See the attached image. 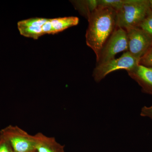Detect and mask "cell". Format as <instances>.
I'll list each match as a JSON object with an SVG mask.
<instances>
[{"instance_id":"1","label":"cell","mask_w":152,"mask_h":152,"mask_svg":"<svg viewBox=\"0 0 152 152\" xmlns=\"http://www.w3.org/2000/svg\"><path fill=\"white\" fill-rule=\"evenodd\" d=\"M116 12L109 8L98 7L88 19L86 43L97 58L106 42L116 28Z\"/></svg>"},{"instance_id":"2","label":"cell","mask_w":152,"mask_h":152,"mask_svg":"<svg viewBox=\"0 0 152 152\" xmlns=\"http://www.w3.org/2000/svg\"><path fill=\"white\" fill-rule=\"evenodd\" d=\"M150 9L149 0H125L116 12L117 28L125 30L139 28Z\"/></svg>"},{"instance_id":"3","label":"cell","mask_w":152,"mask_h":152,"mask_svg":"<svg viewBox=\"0 0 152 152\" xmlns=\"http://www.w3.org/2000/svg\"><path fill=\"white\" fill-rule=\"evenodd\" d=\"M140 60L133 56L129 52H126L120 58L109 60L96 66L93 76L95 81L99 83L112 72L119 70L127 71L132 69L139 64Z\"/></svg>"},{"instance_id":"4","label":"cell","mask_w":152,"mask_h":152,"mask_svg":"<svg viewBox=\"0 0 152 152\" xmlns=\"http://www.w3.org/2000/svg\"><path fill=\"white\" fill-rule=\"evenodd\" d=\"M128 50L126 31L116 28L101 50L96 59V65L113 59L117 54Z\"/></svg>"},{"instance_id":"5","label":"cell","mask_w":152,"mask_h":152,"mask_svg":"<svg viewBox=\"0 0 152 152\" xmlns=\"http://www.w3.org/2000/svg\"><path fill=\"white\" fill-rule=\"evenodd\" d=\"M2 135L9 142L14 152L35 151L34 135L19 127L10 126L2 131Z\"/></svg>"},{"instance_id":"6","label":"cell","mask_w":152,"mask_h":152,"mask_svg":"<svg viewBox=\"0 0 152 152\" xmlns=\"http://www.w3.org/2000/svg\"><path fill=\"white\" fill-rule=\"evenodd\" d=\"M128 51L137 59L144 56L152 45V37L139 28L126 30Z\"/></svg>"},{"instance_id":"7","label":"cell","mask_w":152,"mask_h":152,"mask_svg":"<svg viewBox=\"0 0 152 152\" xmlns=\"http://www.w3.org/2000/svg\"><path fill=\"white\" fill-rule=\"evenodd\" d=\"M47 19L35 18L20 21L18 23V28L20 34L26 37L37 39L44 35L43 26Z\"/></svg>"},{"instance_id":"8","label":"cell","mask_w":152,"mask_h":152,"mask_svg":"<svg viewBox=\"0 0 152 152\" xmlns=\"http://www.w3.org/2000/svg\"><path fill=\"white\" fill-rule=\"evenodd\" d=\"M127 72L129 75L142 87L144 92L152 95V67L139 64Z\"/></svg>"},{"instance_id":"9","label":"cell","mask_w":152,"mask_h":152,"mask_svg":"<svg viewBox=\"0 0 152 152\" xmlns=\"http://www.w3.org/2000/svg\"><path fill=\"white\" fill-rule=\"evenodd\" d=\"M34 137L37 152H64V146L58 143L54 137L41 132L37 133Z\"/></svg>"},{"instance_id":"10","label":"cell","mask_w":152,"mask_h":152,"mask_svg":"<svg viewBox=\"0 0 152 152\" xmlns=\"http://www.w3.org/2000/svg\"><path fill=\"white\" fill-rule=\"evenodd\" d=\"M53 34L64 31L68 28L78 24L79 19L76 17H66L50 19Z\"/></svg>"},{"instance_id":"11","label":"cell","mask_w":152,"mask_h":152,"mask_svg":"<svg viewBox=\"0 0 152 152\" xmlns=\"http://www.w3.org/2000/svg\"><path fill=\"white\" fill-rule=\"evenodd\" d=\"M74 7L87 20L98 7V0L71 1Z\"/></svg>"},{"instance_id":"12","label":"cell","mask_w":152,"mask_h":152,"mask_svg":"<svg viewBox=\"0 0 152 152\" xmlns=\"http://www.w3.org/2000/svg\"><path fill=\"white\" fill-rule=\"evenodd\" d=\"M125 2V0H98V7L109 8L117 12L121 8Z\"/></svg>"},{"instance_id":"13","label":"cell","mask_w":152,"mask_h":152,"mask_svg":"<svg viewBox=\"0 0 152 152\" xmlns=\"http://www.w3.org/2000/svg\"><path fill=\"white\" fill-rule=\"evenodd\" d=\"M139 28L152 37V10L151 8Z\"/></svg>"},{"instance_id":"14","label":"cell","mask_w":152,"mask_h":152,"mask_svg":"<svg viewBox=\"0 0 152 152\" xmlns=\"http://www.w3.org/2000/svg\"><path fill=\"white\" fill-rule=\"evenodd\" d=\"M139 64L152 67V45L147 53L140 59Z\"/></svg>"},{"instance_id":"15","label":"cell","mask_w":152,"mask_h":152,"mask_svg":"<svg viewBox=\"0 0 152 152\" xmlns=\"http://www.w3.org/2000/svg\"><path fill=\"white\" fill-rule=\"evenodd\" d=\"M0 152H14L10 144L1 134L0 136Z\"/></svg>"},{"instance_id":"16","label":"cell","mask_w":152,"mask_h":152,"mask_svg":"<svg viewBox=\"0 0 152 152\" xmlns=\"http://www.w3.org/2000/svg\"><path fill=\"white\" fill-rule=\"evenodd\" d=\"M141 115L148 117L152 119V106L149 107H144L142 109Z\"/></svg>"},{"instance_id":"17","label":"cell","mask_w":152,"mask_h":152,"mask_svg":"<svg viewBox=\"0 0 152 152\" xmlns=\"http://www.w3.org/2000/svg\"><path fill=\"white\" fill-rule=\"evenodd\" d=\"M150 8L152 10V0H149Z\"/></svg>"},{"instance_id":"18","label":"cell","mask_w":152,"mask_h":152,"mask_svg":"<svg viewBox=\"0 0 152 152\" xmlns=\"http://www.w3.org/2000/svg\"><path fill=\"white\" fill-rule=\"evenodd\" d=\"M36 152V151H35V152Z\"/></svg>"}]
</instances>
